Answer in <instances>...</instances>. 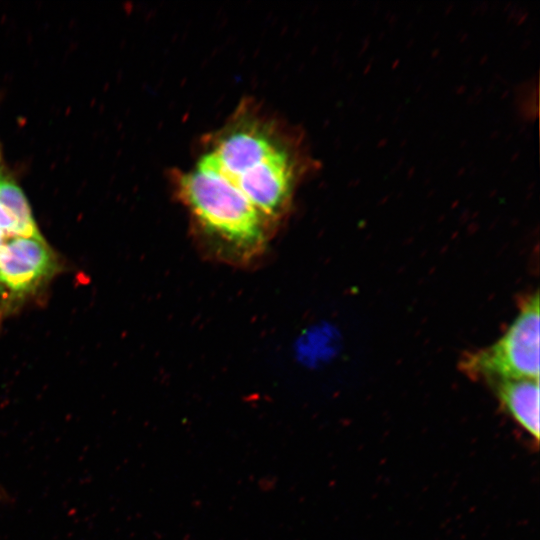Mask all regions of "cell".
Wrapping results in <instances>:
<instances>
[{"instance_id": "277c9868", "label": "cell", "mask_w": 540, "mask_h": 540, "mask_svg": "<svg viewBox=\"0 0 540 540\" xmlns=\"http://www.w3.org/2000/svg\"><path fill=\"white\" fill-rule=\"evenodd\" d=\"M501 406L535 441L539 440V380L490 381Z\"/></svg>"}, {"instance_id": "52a82bcc", "label": "cell", "mask_w": 540, "mask_h": 540, "mask_svg": "<svg viewBox=\"0 0 540 540\" xmlns=\"http://www.w3.org/2000/svg\"><path fill=\"white\" fill-rule=\"evenodd\" d=\"M6 234L0 229V249L6 241Z\"/></svg>"}, {"instance_id": "6da1fadb", "label": "cell", "mask_w": 540, "mask_h": 540, "mask_svg": "<svg viewBox=\"0 0 540 540\" xmlns=\"http://www.w3.org/2000/svg\"><path fill=\"white\" fill-rule=\"evenodd\" d=\"M306 168L284 127L244 107L178 172L176 193L207 249L228 263L247 264L286 216Z\"/></svg>"}, {"instance_id": "7a4b0ae2", "label": "cell", "mask_w": 540, "mask_h": 540, "mask_svg": "<svg viewBox=\"0 0 540 540\" xmlns=\"http://www.w3.org/2000/svg\"><path fill=\"white\" fill-rule=\"evenodd\" d=\"M539 295L536 291L506 333L494 344L466 353L460 370L475 379L539 380Z\"/></svg>"}, {"instance_id": "ba28073f", "label": "cell", "mask_w": 540, "mask_h": 540, "mask_svg": "<svg viewBox=\"0 0 540 540\" xmlns=\"http://www.w3.org/2000/svg\"><path fill=\"white\" fill-rule=\"evenodd\" d=\"M2 496H3V494L0 492V500H1Z\"/></svg>"}, {"instance_id": "5b68a950", "label": "cell", "mask_w": 540, "mask_h": 540, "mask_svg": "<svg viewBox=\"0 0 540 540\" xmlns=\"http://www.w3.org/2000/svg\"><path fill=\"white\" fill-rule=\"evenodd\" d=\"M0 203L14 222L16 236L43 239L23 191L1 167Z\"/></svg>"}, {"instance_id": "8992f818", "label": "cell", "mask_w": 540, "mask_h": 540, "mask_svg": "<svg viewBox=\"0 0 540 540\" xmlns=\"http://www.w3.org/2000/svg\"><path fill=\"white\" fill-rule=\"evenodd\" d=\"M0 229L7 236H16L15 225L7 211L0 203Z\"/></svg>"}, {"instance_id": "3957f363", "label": "cell", "mask_w": 540, "mask_h": 540, "mask_svg": "<svg viewBox=\"0 0 540 540\" xmlns=\"http://www.w3.org/2000/svg\"><path fill=\"white\" fill-rule=\"evenodd\" d=\"M59 270L44 239L10 236L0 249V297L20 301L34 295Z\"/></svg>"}]
</instances>
